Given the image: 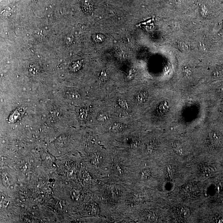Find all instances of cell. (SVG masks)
<instances>
[{
  "label": "cell",
  "mask_w": 223,
  "mask_h": 223,
  "mask_svg": "<svg viewBox=\"0 0 223 223\" xmlns=\"http://www.w3.org/2000/svg\"><path fill=\"white\" fill-rule=\"evenodd\" d=\"M104 38H105V36L103 35L100 34L94 35L93 37L94 41L97 42H102L104 40Z\"/></svg>",
  "instance_id": "10"
},
{
  "label": "cell",
  "mask_w": 223,
  "mask_h": 223,
  "mask_svg": "<svg viewBox=\"0 0 223 223\" xmlns=\"http://www.w3.org/2000/svg\"><path fill=\"white\" fill-rule=\"evenodd\" d=\"M100 78L101 80H106L108 78V74L106 71H102L100 75Z\"/></svg>",
  "instance_id": "14"
},
{
  "label": "cell",
  "mask_w": 223,
  "mask_h": 223,
  "mask_svg": "<svg viewBox=\"0 0 223 223\" xmlns=\"http://www.w3.org/2000/svg\"><path fill=\"white\" fill-rule=\"evenodd\" d=\"M23 113V110L21 109V108L16 109L10 116L9 122H17L22 117Z\"/></svg>",
  "instance_id": "1"
},
{
  "label": "cell",
  "mask_w": 223,
  "mask_h": 223,
  "mask_svg": "<svg viewBox=\"0 0 223 223\" xmlns=\"http://www.w3.org/2000/svg\"><path fill=\"white\" fill-rule=\"evenodd\" d=\"M118 105L120 106L122 108L125 110H128L129 109V105H128L127 101L123 99H119L117 100Z\"/></svg>",
  "instance_id": "6"
},
{
  "label": "cell",
  "mask_w": 223,
  "mask_h": 223,
  "mask_svg": "<svg viewBox=\"0 0 223 223\" xmlns=\"http://www.w3.org/2000/svg\"><path fill=\"white\" fill-rule=\"evenodd\" d=\"M152 174L151 171L148 169H144L139 173V178L142 180H148L151 179Z\"/></svg>",
  "instance_id": "3"
},
{
  "label": "cell",
  "mask_w": 223,
  "mask_h": 223,
  "mask_svg": "<svg viewBox=\"0 0 223 223\" xmlns=\"http://www.w3.org/2000/svg\"><path fill=\"white\" fill-rule=\"evenodd\" d=\"M73 42V38L71 37H67L64 39V43L65 45L69 46L71 45Z\"/></svg>",
  "instance_id": "11"
},
{
  "label": "cell",
  "mask_w": 223,
  "mask_h": 223,
  "mask_svg": "<svg viewBox=\"0 0 223 223\" xmlns=\"http://www.w3.org/2000/svg\"><path fill=\"white\" fill-rule=\"evenodd\" d=\"M68 95H69V96L70 97V98H71V99H76V98L79 97V95L78 93H76V92H71V93L68 94Z\"/></svg>",
  "instance_id": "15"
},
{
  "label": "cell",
  "mask_w": 223,
  "mask_h": 223,
  "mask_svg": "<svg viewBox=\"0 0 223 223\" xmlns=\"http://www.w3.org/2000/svg\"><path fill=\"white\" fill-rule=\"evenodd\" d=\"M179 214L183 219H188L190 217V212L188 209L181 208L179 210Z\"/></svg>",
  "instance_id": "5"
},
{
  "label": "cell",
  "mask_w": 223,
  "mask_h": 223,
  "mask_svg": "<svg viewBox=\"0 0 223 223\" xmlns=\"http://www.w3.org/2000/svg\"><path fill=\"white\" fill-rule=\"evenodd\" d=\"M136 74V70L135 69H132L130 70L129 71L128 75V79H131L135 77Z\"/></svg>",
  "instance_id": "13"
},
{
  "label": "cell",
  "mask_w": 223,
  "mask_h": 223,
  "mask_svg": "<svg viewBox=\"0 0 223 223\" xmlns=\"http://www.w3.org/2000/svg\"><path fill=\"white\" fill-rule=\"evenodd\" d=\"M136 100L139 103L145 102L148 98V94L146 92H140L136 95Z\"/></svg>",
  "instance_id": "4"
},
{
  "label": "cell",
  "mask_w": 223,
  "mask_h": 223,
  "mask_svg": "<svg viewBox=\"0 0 223 223\" xmlns=\"http://www.w3.org/2000/svg\"><path fill=\"white\" fill-rule=\"evenodd\" d=\"M123 128V126L120 123H115L111 127V129L114 132L122 131Z\"/></svg>",
  "instance_id": "7"
},
{
  "label": "cell",
  "mask_w": 223,
  "mask_h": 223,
  "mask_svg": "<svg viewBox=\"0 0 223 223\" xmlns=\"http://www.w3.org/2000/svg\"><path fill=\"white\" fill-rule=\"evenodd\" d=\"M88 110L86 109H82L80 112L79 117L80 119L82 120H85L88 115Z\"/></svg>",
  "instance_id": "9"
},
{
  "label": "cell",
  "mask_w": 223,
  "mask_h": 223,
  "mask_svg": "<svg viewBox=\"0 0 223 223\" xmlns=\"http://www.w3.org/2000/svg\"><path fill=\"white\" fill-rule=\"evenodd\" d=\"M108 117L106 114H101L99 115L97 117V119L99 121H101V122H103L106 120H107L108 119Z\"/></svg>",
  "instance_id": "12"
},
{
  "label": "cell",
  "mask_w": 223,
  "mask_h": 223,
  "mask_svg": "<svg viewBox=\"0 0 223 223\" xmlns=\"http://www.w3.org/2000/svg\"><path fill=\"white\" fill-rule=\"evenodd\" d=\"M221 111V113L220 116H219L223 120V103H221V106H220Z\"/></svg>",
  "instance_id": "16"
},
{
  "label": "cell",
  "mask_w": 223,
  "mask_h": 223,
  "mask_svg": "<svg viewBox=\"0 0 223 223\" xmlns=\"http://www.w3.org/2000/svg\"><path fill=\"white\" fill-rule=\"evenodd\" d=\"M82 65V64L81 62L78 61L75 63L71 66V70L73 71H77L80 69Z\"/></svg>",
  "instance_id": "8"
},
{
  "label": "cell",
  "mask_w": 223,
  "mask_h": 223,
  "mask_svg": "<svg viewBox=\"0 0 223 223\" xmlns=\"http://www.w3.org/2000/svg\"><path fill=\"white\" fill-rule=\"evenodd\" d=\"M172 104L170 103L169 101H163L161 103L158 107V110L160 113L164 114L169 111V109L172 107Z\"/></svg>",
  "instance_id": "2"
}]
</instances>
